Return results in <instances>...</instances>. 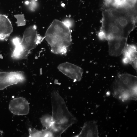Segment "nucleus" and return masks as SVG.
<instances>
[{
  "mask_svg": "<svg viewBox=\"0 0 137 137\" xmlns=\"http://www.w3.org/2000/svg\"><path fill=\"white\" fill-rule=\"evenodd\" d=\"M51 101L53 124L50 127L54 137H60L68 128L77 122V120L69 112L64 99L58 91H53Z\"/></svg>",
  "mask_w": 137,
  "mask_h": 137,
  "instance_id": "f257e3e1",
  "label": "nucleus"
},
{
  "mask_svg": "<svg viewBox=\"0 0 137 137\" xmlns=\"http://www.w3.org/2000/svg\"><path fill=\"white\" fill-rule=\"evenodd\" d=\"M44 38L50 46L52 52L57 54H66L72 42L70 28L63 21L56 19L48 29Z\"/></svg>",
  "mask_w": 137,
  "mask_h": 137,
  "instance_id": "f03ea898",
  "label": "nucleus"
},
{
  "mask_svg": "<svg viewBox=\"0 0 137 137\" xmlns=\"http://www.w3.org/2000/svg\"><path fill=\"white\" fill-rule=\"evenodd\" d=\"M44 39V37L38 34L35 25L28 28L24 31L21 41L17 38L13 40L12 42L15 47L12 57L17 60L26 59L31 51L35 48Z\"/></svg>",
  "mask_w": 137,
  "mask_h": 137,
  "instance_id": "7ed1b4c3",
  "label": "nucleus"
},
{
  "mask_svg": "<svg viewBox=\"0 0 137 137\" xmlns=\"http://www.w3.org/2000/svg\"><path fill=\"white\" fill-rule=\"evenodd\" d=\"M137 78L127 73L118 75L114 81L112 94L122 101L137 99Z\"/></svg>",
  "mask_w": 137,
  "mask_h": 137,
  "instance_id": "20e7f679",
  "label": "nucleus"
},
{
  "mask_svg": "<svg viewBox=\"0 0 137 137\" xmlns=\"http://www.w3.org/2000/svg\"><path fill=\"white\" fill-rule=\"evenodd\" d=\"M109 10L114 21L122 29L128 38L135 27V16L122 9H111Z\"/></svg>",
  "mask_w": 137,
  "mask_h": 137,
  "instance_id": "39448f33",
  "label": "nucleus"
},
{
  "mask_svg": "<svg viewBox=\"0 0 137 137\" xmlns=\"http://www.w3.org/2000/svg\"><path fill=\"white\" fill-rule=\"evenodd\" d=\"M102 25L101 30L106 35V40H108L114 37L127 38L122 29L114 21L109 10L104 12Z\"/></svg>",
  "mask_w": 137,
  "mask_h": 137,
  "instance_id": "423d86ee",
  "label": "nucleus"
},
{
  "mask_svg": "<svg viewBox=\"0 0 137 137\" xmlns=\"http://www.w3.org/2000/svg\"><path fill=\"white\" fill-rule=\"evenodd\" d=\"M57 68L61 73L75 81H80L82 79L83 70L76 65L66 62L60 64Z\"/></svg>",
  "mask_w": 137,
  "mask_h": 137,
  "instance_id": "0eeeda50",
  "label": "nucleus"
},
{
  "mask_svg": "<svg viewBox=\"0 0 137 137\" xmlns=\"http://www.w3.org/2000/svg\"><path fill=\"white\" fill-rule=\"evenodd\" d=\"M9 110L14 115L18 116L26 115L30 111V106L28 101L24 98H16L10 102Z\"/></svg>",
  "mask_w": 137,
  "mask_h": 137,
  "instance_id": "6e6552de",
  "label": "nucleus"
},
{
  "mask_svg": "<svg viewBox=\"0 0 137 137\" xmlns=\"http://www.w3.org/2000/svg\"><path fill=\"white\" fill-rule=\"evenodd\" d=\"M109 45V53L110 56H117L122 53L127 44V38L114 37L107 40Z\"/></svg>",
  "mask_w": 137,
  "mask_h": 137,
  "instance_id": "1a4fd4ad",
  "label": "nucleus"
},
{
  "mask_svg": "<svg viewBox=\"0 0 137 137\" xmlns=\"http://www.w3.org/2000/svg\"><path fill=\"white\" fill-rule=\"evenodd\" d=\"M122 54L124 57L123 60L124 63L130 64L137 70V52L136 47L127 44Z\"/></svg>",
  "mask_w": 137,
  "mask_h": 137,
  "instance_id": "9d476101",
  "label": "nucleus"
},
{
  "mask_svg": "<svg viewBox=\"0 0 137 137\" xmlns=\"http://www.w3.org/2000/svg\"><path fill=\"white\" fill-rule=\"evenodd\" d=\"M76 137H99L98 126L95 121H90L84 124L82 130Z\"/></svg>",
  "mask_w": 137,
  "mask_h": 137,
  "instance_id": "9b49d317",
  "label": "nucleus"
},
{
  "mask_svg": "<svg viewBox=\"0 0 137 137\" xmlns=\"http://www.w3.org/2000/svg\"><path fill=\"white\" fill-rule=\"evenodd\" d=\"M11 23L7 16L0 15V40H4L13 31Z\"/></svg>",
  "mask_w": 137,
  "mask_h": 137,
  "instance_id": "f8f14e48",
  "label": "nucleus"
},
{
  "mask_svg": "<svg viewBox=\"0 0 137 137\" xmlns=\"http://www.w3.org/2000/svg\"><path fill=\"white\" fill-rule=\"evenodd\" d=\"M29 137H52V134L49 128L39 130L35 129L29 128Z\"/></svg>",
  "mask_w": 137,
  "mask_h": 137,
  "instance_id": "ddd939ff",
  "label": "nucleus"
},
{
  "mask_svg": "<svg viewBox=\"0 0 137 137\" xmlns=\"http://www.w3.org/2000/svg\"><path fill=\"white\" fill-rule=\"evenodd\" d=\"M40 120L42 125L46 129L50 128L53 124L52 116L49 115H46L42 117Z\"/></svg>",
  "mask_w": 137,
  "mask_h": 137,
  "instance_id": "4468645a",
  "label": "nucleus"
},
{
  "mask_svg": "<svg viewBox=\"0 0 137 137\" xmlns=\"http://www.w3.org/2000/svg\"><path fill=\"white\" fill-rule=\"evenodd\" d=\"M25 3L29 9L32 11H35L37 7L38 3L36 0H30L26 1Z\"/></svg>",
  "mask_w": 137,
  "mask_h": 137,
  "instance_id": "2eb2a0df",
  "label": "nucleus"
},
{
  "mask_svg": "<svg viewBox=\"0 0 137 137\" xmlns=\"http://www.w3.org/2000/svg\"><path fill=\"white\" fill-rule=\"evenodd\" d=\"M14 16L17 20V23L18 27L22 26L25 25L26 21L24 14L15 15Z\"/></svg>",
  "mask_w": 137,
  "mask_h": 137,
  "instance_id": "dca6fc26",
  "label": "nucleus"
},
{
  "mask_svg": "<svg viewBox=\"0 0 137 137\" xmlns=\"http://www.w3.org/2000/svg\"><path fill=\"white\" fill-rule=\"evenodd\" d=\"M99 38L101 40H106V35L104 32L101 30L99 32L98 34Z\"/></svg>",
  "mask_w": 137,
  "mask_h": 137,
  "instance_id": "f3484780",
  "label": "nucleus"
}]
</instances>
